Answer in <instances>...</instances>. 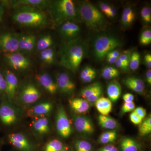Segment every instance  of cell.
<instances>
[{"instance_id": "cell-36", "label": "cell", "mask_w": 151, "mask_h": 151, "mask_svg": "<svg viewBox=\"0 0 151 151\" xmlns=\"http://www.w3.org/2000/svg\"><path fill=\"white\" fill-rule=\"evenodd\" d=\"M76 151H92V145L89 142L84 140H78L74 144Z\"/></svg>"}, {"instance_id": "cell-35", "label": "cell", "mask_w": 151, "mask_h": 151, "mask_svg": "<svg viewBox=\"0 0 151 151\" xmlns=\"http://www.w3.org/2000/svg\"><path fill=\"white\" fill-rule=\"evenodd\" d=\"M141 55L137 51H134L131 53L129 64L130 69L135 70L138 69L140 63Z\"/></svg>"}, {"instance_id": "cell-15", "label": "cell", "mask_w": 151, "mask_h": 151, "mask_svg": "<svg viewBox=\"0 0 151 151\" xmlns=\"http://www.w3.org/2000/svg\"><path fill=\"white\" fill-rule=\"evenodd\" d=\"M55 82L58 91L65 95H70L75 92L76 86L70 74L61 72L55 75Z\"/></svg>"}, {"instance_id": "cell-44", "label": "cell", "mask_w": 151, "mask_h": 151, "mask_svg": "<svg viewBox=\"0 0 151 151\" xmlns=\"http://www.w3.org/2000/svg\"><path fill=\"white\" fill-rule=\"evenodd\" d=\"M130 119L131 122L135 125L140 124L142 122L143 119H141L133 111L130 115Z\"/></svg>"}, {"instance_id": "cell-23", "label": "cell", "mask_w": 151, "mask_h": 151, "mask_svg": "<svg viewBox=\"0 0 151 151\" xmlns=\"http://www.w3.org/2000/svg\"><path fill=\"white\" fill-rule=\"evenodd\" d=\"M70 108L74 112L78 113H86L90 109V103L85 99L75 98L69 101Z\"/></svg>"}, {"instance_id": "cell-6", "label": "cell", "mask_w": 151, "mask_h": 151, "mask_svg": "<svg viewBox=\"0 0 151 151\" xmlns=\"http://www.w3.org/2000/svg\"><path fill=\"white\" fill-rule=\"evenodd\" d=\"M2 55L5 66L14 72H26L32 67V62L28 55L20 52Z\"/></svg>"}, {"instance_id": "cell-5", "label": "cell", "mask_w": 151, "mask_h": 151, "mask_svg": "<svg viewBox=\"0 0 151 151\" xmlns=\"http://www.w3.org/2000/svg\"><path fill=\"white\" fill-rule=\"evenodd\" d=\"M122 46V42L116 37L110 35H101L97 36L94 41V57L96 60L101 61L110 52Z\"/></svg>"}, {"instance_id": "cell-30", "label": "cell", "mask_w": 151, "mask_h": 151, "mask_svg": "<svg viewBox=\"0 0 151 151\" xmlns=\"http://www.w3.org/2000/svg\"><path fill=\"white\" fill-rule=\"evenodd\" d=\"M101 88H102V86L100 82L92 83L81 89L80 92V95L81 97L86 99L92 95L95 91Z\"/></svg>"}, {"instance_id": "cell-43", "label": "cell", "mask_w": 151, "mask_h": 151, "mask_svg": "<svg viewBox=\"0 0 151 151\" xmlns=\"http://www.w3.org/2000/svg\"><path fill=\"white\" fill-rule=\"evenodd\" d=\"M96 71L94 68H93L91 67V66H85L84 68L81 70V73H80V78L81 79H83L86 76L89 75L90 73H93V72Z\"/></svg>"}, {"instance_id": "cell-49", "label": "cell", "mask_w": 151, "mask_h": 151, "mask_svg": "<svg viewBox=\"0 0 151 151\" xmlns=\"http://www.w3.org/2000/svg\"><path fill=\"white\" fill-rule=\"evenodd\" d=\"M6 10L5 8L0 1V25L2 24L4 21L5 13Z\"/></svg>"}, {"instance_id": "cell-57", "label": "cell", "mask_w": 151, "mask_h": 151, "mask_svg": "<svg viewBox=\"0 0 151 151\" xmlns=\"http://www.w3.org/2000/svg\"><path fill=\"white\" fill-rule=\"evenodd\" d=\"M61 151H68L67 150H66V149H65V148H63V149L62 150H61Z\"/></svg>"}, {"instance_id": "cell-33", "label": "cell", "mask_w": 151, "mask_h": 151, "mask_svg": "<svg viewBox=\"0 0 151 151\" xmlns=\"http://www.w3.org/2000/svg\"><path fill=\"white\" fill-rule=\"evenodd\" d=\"M139 127V133L141 136H145L150 134L151 132V117L149 116L141 123Z\"/></svg>"}, {"instance_id": "cell-55", "label": "cell", "mask_w": 151, "mask_h": 151, "mask_svg": "<svg viewBox=\"0 0 151 151\" xmlns=\"http://www.w3.org/2000/svg\"><path fill=\"white\" fill-rule=\"evenodd\" d=\"M106 60L107 62L110 64H114L117 61L118 58H117L112 57L106 56Z\"/></svg>"}, {"instance_id": "cell-39", "label": "cell", "mask_w": 151, "mask_h": 151, "mask_svg": "<svg viewBox=\"0 0 151 151\" xmlns=\"http://www.w3.org/2000/svg\"><path fill=\"white\" fill-rule=\"evenodd\" d=\"M6 89V80L0 66V98L5 95Z\"/></svg>"}, {"instance_id": "cell-53", "label": "cell", "mask_w": 151, "mask_h": 151, "mask_svg": "<svg viewBox=\"0 0 151 151\" xmlns=\"http://www.w3.org/2000/svg\"><path fill=\"white\" fill-rule=\"evenodd\" d=\"M116 14V9L113 6H111V9H110V12H109L107 17L109 18H113L115 17Z\"/></svg>"}, {"instance_id": "cell-26", "label": "cell", "mask_w": 151, "mask_h": 151, "mask_svg": "<svg viewBox=\"0 0 151 151\" xmlns=\"http://www.w3.org/2000/svg\"><path fill=\"white\" fill-rule=\"evenodd\" d=\"M97 111L103 115H108L112 109V102L109 98L101 97L95 102Z\"/></svg>"}, {"instance_id": "cell-12", "label": "cell", "mask_w": 151, "mask_h": 151, "mask_svg": "<svg viewBox=\"0 0 151 151\" xmlns=\"http://www.w3.org/2000/svg\"><path fill=\"white\" fill-rule=\"evenodd\" d=\"M55 124L58 133L63 138L69 137L72 133L71 124L65 109L60 105L57 111Z\"/></svg>"}, {"instance_id": "cell-17", "label": "cell", "mask_w": 151, "mask_h": 151, "mask_svg": "<svg viewBox=\"0 0 151 151\" xmlns=\"http://www.w3.org/2000/svg\"><path fill=\"white\" fill-rule=\"evenodd\" d=\"M73 116L74 127L78 132L86 135L92 134L94 133V124L89 118L78 115Z\"/></svg>"}, {"instance_id": "cell-54", "label": "cell", "mask_w": 151, "mask_h": 151, "mask_svg": "<svg viewBox=\"0 0 151 151\" xmlns=\"http://www.w3.org/2000/svg\"><path fill=\"white\" fill-rule=\"evenodd\" d=\"M146 80L149 85L151 84V70L149 69L146 73Z\"/></svg>"}, {"instance_id": "cell-37", "label": "cell", "mask_w": 151, "mask_h": 151, "mask_svg": "<svg viewBox=\"0 0 151 151\" xmlns=\"http://www.w3.org/2000/svg\"><path fill=\"white\" fill-rule=\"evenodd\" d=\"M140 43L143 45H148L151 42V31L147 29L143 31L139 39Z\"/></svg>"}, {"instance_id": "cell-38", "label": "cell", "mask_w": 151, "mask_h": 151, "mask_svg": "<svg viewBox=\"0 0 151 151\" xmlns=\"http://www.w3.org/2000/svg\"><path fill=\"white\" fill-rule=\"evenodd\" d=\"M142 19L146 24L150 23L151 22V9L148 6H145L142 9L141 12Z\"/></svg>"}, {"instance_id": "cell-41", "label": "cell", "mask_w": 151, "mask_h": 151, "mask_svg": "<svg viewBox=\"0 0 151 151\" xmlns=\"http://www.w3.org/2000/svg\"><path fill=\"white\" fill-rule=\"evenodd\" d=\"M135 108V103L134 102L125 103L121 109V113L122 115L134 111Z\"/></svg>"}, {"instance_id": "cell-27", "label": "cell", "mask_w": 151, "mask_h": 151, "mask_svg": "<svg viewBox=\"0 0 151 151\" xmlns=\"http://www.w3.org/2000/svg\"><path fill=\"white\" fill-rule=\"evenodd\" d=\"M98 123L102 128L107 129H113L117 127L118 123L115 119L108 115H99Z\"/></svg>"}, {"instance_id": "cell-56", "label": "cell", "mask_w": 151, "mask_h": 151, "mask_svg": "<svg viewBox=\"0 0 151 151\" xmlns=\"http://www.w3.org/2000/svg\"><path fill=\"white\" fill-rule=\"evenodd\" d=\"M110 151H118V150L116 147H114Z\"/></svg>"}, {"instance_id": "cell-11", "label": "cell", "mask_w": 151, "mask_h": 151, "mask_svg": "<svg viewBox=\"0 0 151 151\" xmlns=\"http://www.w3.org/2000/svg\"><path fill=\"white\" fill-rule=\"evenodd\" d=\"M6 9H13L20 6H30L41 10H47L49 0H0Z\"/></svg>"}, {"instance_id": "cell-2", "label": "cell", "mask_w": 151, "mask_h": 151, "mask_svg": "<svg viewBox=\"0 0 151 151\" xmlns=\"http://www.w3.org/2000/svg\"><path fill=\"white\" fill-rule=\"evenodd\" d=\"M47 10L55 27H58L66 22L77 24L81 21L76 5L72 0L51 1Z\"/></svg>"}, {"instance_id": "cell-46", "label": "cell", "mask_w": 151, "mask_h": 151, "mask_svg": "<svg viewBox=\"0 0 151 151\" xmlns=\"http://www.w3.org/2000/svg\"><path fill=\"white\" fill-rule=\"evenodd\" d=\"M115 64L116 67L124 71V72H128L129 70V66L125 64L123 61H122L119 58H118L117 60V61L115 63Z\"/></svg>"}, {"instance_id": "cell-20", "label": "cell", "mask_w": 151, "mask_h": 151, "mask_svg": "<svg viewBox=\"0 0 151 151\" xmlns=\"http://www.w3.org/2000/svg\"><path fill=\"white\" fill-rule=\"evenodd\" d=\"M39 59L44 66H50L56 63L57 55L54 47H50L38 52Z\"/></svg>"}, {"instance_id": "cell-25", "label": "cell", "mask_w": 151, "mask_h": 151, "mask_svg": "<svg viewBox=\"0 0 151 151\" xmlns=\"http://www.w3.org/2000/svg\"><path fill=\"white\" fill-rule=\"evenodd\" d=\"M34 129L41 135L47 134L50 131L49 122L46 117H40L35 119L32 123Z\"/></svg>"}, {"instance_id": "cell-31", "label": "cell", "mask_w": 151, "mask_h": 151, "mask_svg": "<svg viewBox=\"0 0 151 151\" xmlns=\"http://www.w3.org/2000/svg\"><path fill=\"white\" fill-rule=\"evenodd\" d=\"M101 75L103 78L107 80L113 79L119 77L120 73L118 69L112 66H105L102 69Z\"/></svg>"}, {"instance_id": "cell-8", "label": "cell", "mask_w": 151, "mask_h": 151, "mask_svg": "<svg viewBox=\"0 0 151 151\" xmlns=\"http://www.w3.org/2000/svg\"><path fill=\"white\" fill-rule=\"evenodd\" d=\"M19 51L18 33L0 29V52L7 54Z\"/></svg>"}, {"instance_id": "cell-52", "label": "cell", "mask_w": 151, "mask_h": 151, "mask_svg": "<svg viewBox=\"0 0 151 151\" xmlns=\"http://www.w3.org/2000/svg\"><path fill=\"white\" fill-rule=\"evenodd\" d=\"M121 53L120 52L117 50H112L111 52L108 53L106 56L112 57L117 58H119Z\"/></svg>"}, {"instance_id": "cell-7", "label": "cell", "mask_w": 151, "mask_h": 151, "mask_svg": "<svg viewBox=\"0 0 151 151\" xmlns=\"http://www.w3.org/2000/svg\"><path fill=\"white\" fill-rule=\"evenodd\" d=\"M17 95L19 100L24 105H29L37 102L41 96L39 88L31 81L25 82L19 89Z\"/></svg>"}, {"instance_id": "cell-14", "label": "cell", "mask_w": 151, "mask_h": 151, "mask_svg": "<svg viewBox=\"0 0 151 151\" xmlns=\"http://www.w3.org/2000/svg\"><path fill=\"white\" fill-rule=\"evenodd\" d=\"M37 37L33 33H18L19 51L27 55L35 52Z\"/></svg>"}, {"instance_id": "cell-34", "label": "cell", "mask_w": 151, "mask_h": 151, "mask_svg": "<svg viewBox=\"0 0 151 151\" xmlns=\"http://www.w3.org/2000/svg\"><path fill=\"white\" fill-rule=\"evenodd\" d=\"M63 149V144L59 140L55 139L49 142L45 147V151H61Z\"/></svg>"}, {"instance_id": "cell-42", "label": "cell", "mask_w": 151, "mask_h": 151, "mask_svg": "<svg viewBox=\"0 0 151 151\" xmlns=\"http://www.w3.org/2000/svg\"><path fill=\"white\" fill-rule=\"evenodd\" d=\"M131 55V53H130V51L126 50L120 55L119 58L123 61L125 64L129 66Z\"/></svg>"}, {"instance_id": "cell-19", "label": "cell", "mask_w": 151, "mask_h": 151, "mask_svg": "<svg viewBox=\"0 0 151 151\" xmlns=\"http://www.w3.org/2000/svg\"><path fill=\"white\" fill-rule=\"evenodd\" d=\"M53 109V104L50 101H45L37 104L29 109L28 115L31 117H42L48 115Z\"/></svg>"}, {"instance_id": "cell-1", "label": "cell", "mask_w": 151, "mask_h": 151, "mask_svg": "<svg viewBox=\"0 0 151 151\" xmlns=\"http://www.w3.org/2000/svg\"><path fill=\"white\" fill-rule=\"evenodd\" d=\"M12 19L22 27L42 29L52 23L48 12L30 6H20L13 9Z\"/></svg>"}, {"instance_id": "cell-58", "label": "cell", "mask_w": 151, "mask_h": 151, "mask_svg": "<svg viewBox=\"0 0 151 151\" xmlns=\"http://www.w3.org/2000/svg\"><path fill=\"white\" fill-rule=\"evenodd\" d=\"M1 55V52H0V55Z\"/></svg>"}, {"instance_id": "cell-18", "label": "cell", "mask_w": 151, "mask_h": 151, "mask_svg": "<svg viewBox=\"0 0 151 151\" xmlns=\"http://www.w3.org/2000/svg\"><path fill=\"white\" fill-rule=\"evenodd\" d=\"M8 141L12 145L21 151H32V147L30 142L24 134L15 133L9 135Z\"/></svg>"}, {"instance_id": "cell-51", "label": "cell", "mask_w": 151, "mask_h": 151, "mask_svg": "<svg viewBox=\"0 0 151 151\" xmlns=\"http://www.w3.org/2000/svg\"><path fill=\"white\" fill-rule=\"evenodd\" d=\"M123 98L125 103H129L134 102V98L133 94L130 93H126L123 95Z\"/></svg>"}, {"instance_id": "cell-13", "label": "cell", "mask_w": 151, "mask_h": 151, "mask_svg": "<svg viewBox=\"0 0 151 151\" xmlns=\"http://www.w3.org/2000/svg\"><path fill=\"white\" fill-rule=\"evenodd\" d=\"M57 28L63 44L70 42L79 38L81 28L77 23L66 22Z\"/></svg>"}, {"instance_id": "cell-22", "label": "cell", "mask_w": 151, "mask_h": 151, "mask_svg": "<svg viewBox=\"0 0 151 151\" xmlns=\"http://www.w3.org/2000/svg\"><path fill=\"white\" fill-rule=\"evenodd\" d=\"M123 83L129 89L138 94H142L145 91V85L141 78L129 77L125 78L123 80Z\"/></svg>"}, {"instance_id": "cell-16", "label": "cell", "mask_w": 151, "mask_h": 151, "mask_svg": "<svg viewBox=\"0 0 151 151\" xmlns=\"http://www.w3.org/2000/svg\"><path fill=\"white\" fill-rule=\"evenodd\" d=\"M35 78L39 85L48 94L53 95L58 91L55 80L48 72L42 71L38 73Z\"/></svg>"}, {"instance_id": "cell-40", "label": "cell", "mask_w": 151, "mask_h": 151, "mask_svg": "<svg viewBox=\"0 0 151 151\" xmlns=\"http://www.w3.org/2000/svg\"><path fill=\"white\" fill-rule=\"evenodd\" d=\"M103 92V88H100V89L95 91L91 96L86 98V100L89 103H95L97 100L101 97Z\"/></svg>"}, {"instance_id": "cell-32", "label": "cell", "mask_w": 151, "mask_h": 151, "mask_svg": "<svg viewBox=\"0 0 151 151\" xmlns=\"http://www.w3.org/2000/svg\"><path fill=\"white\" fill-rule=\"evenodd\" d=\"M117 138V132L115 130H113L103 133L100 135L98 141L100 144H109L115 142Z\"/></svg>"}, {"instance_id": "cell-10", "label": "cell", "mask_w": 151, "mask_h": 151, "mask_svg": "<svg viewBox=\"0 0 151 151\" xmlns=\"http://www.w3.org/2000/svg\"><path fill=\"white\" fill-rule=\"evenodd\" d=\"M17 119L16 111L5 95L0 101V122L4 126H10L15 124Z\"/></svg>"}, {"instance_id": "cell-29", "label": "cell", "mask_w": 151, "mask_h": 151, "mask_svg": "<svg viewBox=\"0 0 151 151\" xmlns=\"http://www.w3.org/2000/svg\"><path fill=\"white\" fill-rule=\"evenodd\" d=\"M120 147L122 151H138L139 147L138 143L129 137L122 139L120 142Z\"/></svg>"}, {"instance_id": "cell-45", "label": "cell", "mask_w": 151, "mask_h": 151, "mask_svg": "<svg viewBox=\"0 0 151 151\" xmlns=\"http://www.w3.org/2000/svg\"><path fill=\"white\" fill-rule=\"evenodd\" d=\"M99 5L102 13L105 14L106 16H108L111 9V6L107 3L104 2H100L99 4Z\"/></svg>"}, {"instance_id": "cell-28", "label": "cell", "mask_w": 151, "mask_h": 151, "mask_svg": "<svg viewBox=\"0 0 151 151\" xmlns=\"http://www.w3.org/2000/svg\"><path fill=\"white\" fill-rule=\"evenodd\" d=\"M135 13L134 10L130 7H127L124 9L122 13V23L125 27H129L134 20Z\"/></svg>"}, {"instance_id": "cell-48", "label": "cell", "mask_w": 151, "mask_h": 151, "mask_svg": "<svg viewBox=\"0 0 151 151\" xmlns=\"http://www.w3.org/2000/svg\"><path fill=\"white\" fill-rule=\"evenodd\" d=\"M97 73L96 71L93 73H90L89 75L86 76L83 79H81L82 81L84 83H89L94 80V78L97 76Z\"/></svg>"}, {"instance_id": "cell-21", "label": "cell", "mask_w": 151, "mask_h": 151, "mask_svg": "<svg viewBox=\"0 0 151 151\" xmlns=\"http://www.w3.org/2000/svg\"><path fill=\"white\" fill-rule=\"evenodd\" d=\"M55 42L54 37L51 33L46 32L42 34L37 36L35 52H39L46 49L54 47Z\"/></svg>"}, {"instance_id": "cell-4", "label": "cell", "mask_w": 151, "mask_h": 151, "mask_svg": "<svg viewBox=\"0 0 151 151\" xmlns=\"http://www.w3.org/2000/svg\"><path fill=\"white\" fill-rule=\"evenodd\" d=\"M81 21L86 27L92 30L102 29L105 26V19L103 14L92 3L87 1L78 2L76 4Z\"/></svg>"}, {"instance_id": "cell-3", "label": "cell", "mask_w": 151, "mask_h": 151, "mask_svg": "<svg viewBox=\"0 0 151 151\" xmlns=\"http://www.w3.org/2000/svg\"><path fill=\"white\" fill-rule=\"evenodd\" d=\"M86 50V45L79 38L63 44L59 51L60 65L75 73L80 66Z\"/></svg>"}, {"instance_id": "cell-47", "label": "cell", "mask_w": 151, "mask_h": 151, "mask_svg": "<svg viewBox=\"0 0 151 151\" xmlns=\"http://www.w3.org/2000/svg\"><path fill=\"white\" fill-rule=\"evenodd\" d=\"M137 115L139 116L142 119H143L146 116V111L145 108H142V107H137L136 108H135L134 111Z\"/></svg>"}, {"instance_id": "cell-50", "label": "cell", "mask_w": 151, "mask_h": 151, "mask_svg": "<svg viewBox=\"0 0 151 151\" xmlns=\"http://www.w3.org/2000/svg\"><path fill=\"white\" fill-rule=\"evenodd\" d=\"M144 62L146 66L149 69L151 68V55L150 53L146 54L144 57Z\"/></svg>"}, {"instance_id": "cell-24", "label": "cell", "mask_w": 151, "mask_h": 151, "mask_svg": "<svg viewBox=\"0 0 151 151\" xmlns=\"http://www.w3.org/2000/svg\"><path fill=\"white\" fill-rule=\"evenodd\" d=\"M107 92L109 99L111 102L114 103L119 100L121 96L122 86L118 81L113 80L108 84Z\"/></svg>"}, {"instance_id": "cell-9", "label": "cell", "mask_w": 151, "mask_h": 151, "mask_svg": "<svg viewBox=\"0 0 151 151\" xmlns=\"http://www.w3.org/2000/svg\"><path fill=\"white\" fill-rule=\"evenodd\" d=\"M1 67L6 80V97L9 102L12 103L17 97L18 92V78L15 72L5 65Z\"/></svg>"}]
</instances>
